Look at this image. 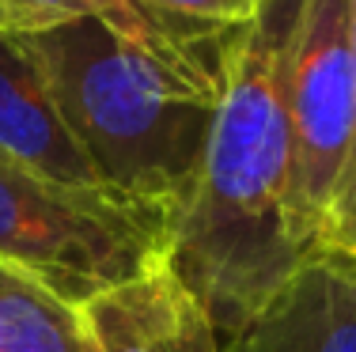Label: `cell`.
<instances>
[{
	"mask_svg": "<svg viewBox=\"0 0 356 352\" xmlns=\"http://www.w3.org/2000/svg\"><path fill=\"white\" fill-rule=\"evenodd\" d=\"M303 0H269L220 42V106L190 197L171 220L167 265L235 333L307 262L292 224L288 61Z\"/></svg>",
	"mask_w": 356,
	"mask_h": 352,
	"instance_id": "1",
	"label": "cell"
},
{
	"mask_svg": "<svg viewBox=\"0 0 356 352\" xmlns=\"http://www.w3.org/2000/svg\"><path fill=\"white\" fill-rule=\"evenodd\" d=\"M99 182L175 220L220 106V53L171 57L99 19L23 35Z\"/></svg>",
	"mask_w": 356,
	"mask_h": 352,
	"instance_id": "2",
	"label": "cell"
},
{
	"mask_svg": "<svg viewBox=\"0 0 356 352\" xmlns=\"http://www.w3.org/2000/svg\"><path fill=\"white\" fill-rule=\"evenodd\" d=\"M171 220L114 190L61 186L0 156V262L80 307L167 262Z\"/></svg>",
	"mask_w": 356,
	"mask_h": 352,
	"instance_id": "3",
	"label": "cell"
},
{
	"mask_svg": "<svg viewBox=\"0 0 356 352\" xmlns=\"http://www.w3.org/2000/svg\"><path fill=\"white\" fill-rule=\"evenodd\" d=\"M356 129L353 0H303L288 61L292 224L307 254L326 250V224Z\"/></svg>",
	"mask_w": 356,
	"mask_h": 352,
	"instance_id": "4",
	"label": "cell"
},
{
	"mask_svg": "<svg viewBox=\"0 0 356 352\" xmlns=\"http://www.w3.org/2000/svg\"><path fill=\"white\" fill-rule=\"evenodd\" d=\"M224 352H356V254L315 250Z\"/></svg>",
	"mask_w": 356,
	"mask_h": 352,
	"instance_id": "5",
	"label": "cell"
},
{
	"mask_svg": "<svg viewBox=\"0 0 356 352\" xmlns=\"http://www.w3.org/2000/svg\"><path fill=\"white\" fill-rule=\"evenodd\" d=\"M83 352H216V322L171 265L80 303Z\"/></svg>",
	"mask_w": 356,
	"mask_h": 352,
	"instance_id": "6",
	"label": "cell"
},
{
	"mask_svg": "<svg viewBox=\"0 0 356 352\" xmlns=\"http://www.w3.org/2000/svg\"><path fill=\"white\" fill-rule=\"evenodd\" d=\"M0 156L61 186H103L91 159L76 144L69 121L57 110L38 57L31 53L23 35L4 31H0Z\"/></svg>",
	"mask_w": 356,
	"mask_h": 352,
	"instance_id": "7",
	"label": "cell"
},
{
	"mask_svg": "<svg viewBox=\"0 0 356 352\" xmlns=\"http://www.w3.org/2000/svg\"><path fill=\"white\" fill-rule=\"evenodd\" d=\"M0 352H83L80 307L0 262Z\"/></svg>",
	"mask_w": 356,
	"mask_h": 352,
	"instance_id": "8",
	"label": "cell"
},
{
	"mask_svg": "<svg viewBox=\"0 0 356 352\" xmlns=\"http://www.w3.org/2000/svg\"><path fill=\"white\" fill-rule=\"evenodd\" d=\"M27 19V35L35 31H49L57 23L69 19H99L110 31H118L122 38L140 42V46L156 49V53H171V57H216L220 42L193 38L186 31L163 23L159 15H152L140 0H15Z\"/></svg>",
	"mask_w": 356,
	"mask_h": 352,
	"instance_id": "9",
	"label": "cell"
},
{
	"mask_svg": "<svg viewBox=\"0 0 356 352\" xmlns=\"http://www.w3.org/2000/svg\"><path fill=\"white\" fill-rule=\"evenodd\" d=\"M140 4L152 15H159L163 23L186 31V35L220 42L235 27L258 19V12L269 0H140Z\"/></svg>",
	"mask_w": 356,
	"mask_h": 352,
	"instance_id": "10",
	"label": "cell"
},
{
	"mask_svg": "<svg viewBox=\"0 0 356 352\" xmlns=\"http://www.w3.org/2000/svg\"><path fill=\"white\" fill-rule=\"evenodd\" d=\"M353 27H356V0H353ZM326 246L356 254V129H353V144H349V156H345V171H341V182H337L334 205H330Z\"/></svg>",
	"mask_w": 356,
	"mask_h": 352,
	"instance_id": "11",
	"label": "cell"
},
{
	"mask_svg": "<svg viewBox=\"0 0 356 352\" xmlns=\"http://www.w3.org/2000/svg\"><path fill=\"white\" fill-rule=\"evenodd\" d=\"M0 31L4 35H27V19H23L15 0H0Z\"/></svg>",
	"mask_w": 356,
	"mask_h": 352,
	"instance_id": "12",
	"label": "cell"
}]
</instances>
